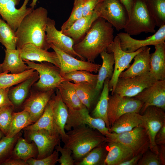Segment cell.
<instances>
[{"label":"cell","mask_w":165,"mask_h":165,"mask_svg":"<svg viewBox=\"0 0 165 165\" xmlns=\"http://www.w3.org/2000/svg\"><path fill=\"white\" fill-rule=\"evenodd\" d=\"M112 27L104 19L98 17L82 39L74 45V51L85 60L94 62L101 52L106 51L113 41Z\"/></svg>","instance_id":"1"},{"label":"cell","mask_w":165,"mask_h":165,"mask_svg":"<svg viewBox=\"0 0 165 165\" xmlns=\"http://www.w3.org/2000/svg\"><path fill=\"white\" fill-rule=\"evenodd\" d=\"M48 13L46 9L40 7L24 17L15 31L17 49L28 43L45 50L50 48L46 32Z\"/></svg>","instance_id":"2"},{"label":"cell","mask_w":165,"mask_h":165,"mask_svg":"<svg viewBox=\"0 0 165 165\" xmlns=\"http://www.w3.org/2000/svg\"><path fill=\"white\" fill-rule=\"evenodd\" d=\"M66 133L63 147L72 151L75 162L81 160L95 147L106 142L105 136L87 125L73 128Z\"/></svg>","instance_id":"3"},{"label":"cell","mask_w":165,"mask_h":165,"mask_svg":"<svg viewBox=\"0 0 165 165\" xmlns=\"http://www.w3.org/2000/svg\"><path fill=\"white\" fill-rule=\"evenodd\" d=\"M156 26L145 0H135L123 29L125 31L130 35H137L143 32L155 33Z\"/></svg>","instance_id":"4"},{"label":"cell","mask_w":165,"mask_h":165,"mask_svg":"<svg viewBox=\"0 0 165 165\" xmlns=\"http://www.w3.org/2000/svg\"><path fill=\"white\" fill-rule=\"evenodd\" d=\"M94 10L118 31L124 28L128 20L127 11L120 0H101Z\"/></svg>","instance_id":"5"},{"label":"cell","mask_w":165,"mask_h":165,"mask_svg":"<svg viewBox=\"0 0 165 165\" xmlns=\"http://www.w3.org/2000/svg\"><path fill=\"white\" fill-rule=\"evenodd\" d=\"M106 138V142L115 141L125 145L132 151L133 156L143 154L149 148L148 136L145 128L142 127L119 134L111 132Z\"/></svg>","instance_id":"6"},{"label":"cell","mask_w":165,"mask_h":165,"mask_svg":"<svg viewBox=\"0 0 165 165\" xmlns=\"http://www.w3.org/2000/svg\"><path fill=\"white\" fill-rule=\"evenodd\" d=\"M24 61L28 69H33L38 73V80L34 84L38 90H54L61 83L66 81L60 74V68L51 63L43 62L36 63L28 61Z\"/></svg>","instance_id":"7"},{"label":"cell","mask_w":165,"mask_h":165,"mask_svg":"<svg viewBox=\"0 0 165 165\" xmlns=\"http://www.w3.org/2000/svg\"><path fill=\"white\" fill-rule=\"evenodd\" d=\"M144 47L133 52H125L121 49L120 40L117 35L108 46L106 51L108 53H113L115 60V66L113 75L108 83V88L109 91H111V94L114 93L120 74L125 69L129 68L130 64L133 59L143 50Z\"/></svg>","instance_id":"8"},{"label":"cell","mask_w":165,"mask_h":165,"mask_svg":"<svg viewBox=\"0 0 165 165\" xmlns=\"http://www.w3.org/2000/svg\"><path fill=\"white\" fill-rule=\"evenodd\" d=\"M24 130V138L28 142H34L37 147V159L48 156L53 153L55 147L60 144L61 137L59 133H53L44 129Z\"/></svg>","instance_id":"9"},{"label":"cell","mask_w":165,"mask_h":165,"mask_svg":"<svg viewBox=\"0 0 165 165\" xmlns=\"http://www.w3.org/2000/svg\"><path fill=\"white\" fill-rule=\"evenodd\" d=\"M164 110L157 107H148L141 115L143 127L149 139V148L153 152L158 154L159 149L155 142L156 136L165 124V113Z\"/></svg>","instance_id":"10"},{"label":"cell","mask_w":165,"mask_h":165,"mask_svg":"<svg viewBox=\"0 0 165 165\" xmlns=\"http://www.w3.org/2000/svg\"><path fill=\"white\" fill-rule=\"evenodd\" d=\"M143 104L134 97L121 96L114 93L109 96L108 116L111 127L121 116L129 112L139 113Z\"/></svg>","instance_id":"11"},{"label":"cell","mask_w":165,"mask_h":165,"mask_svg":"<svg viewBox=\"0 0 165 165\" xmlns=\"http://www.w3.org/2000/svg\"><path fill=\"white\" fill-rule=\"evenodd\" d=\"M68 116L64 129L69 131L77 127L87 125L98 131L106 137L110 134L105 121L98 118L92 117L86 107L79 110L68 109Z\"/></svg>","instance_id":"12"},{"label":"cell","mask_w":165,"mask_h":165,"mask_svg":"<svg viewBox=\"0 0 165 165\" xmlns=\"http://www.w3.org/2000/svg\"><path fill=\"white\" fill-rule=\"evenodd\" d=\"M156 80L149 72L132 78H119L113 94L134 97Z\"/></svg>","instance_id":"13"},{"label":"cell","mask_w":165,"mask_h":165,"mask_svg":"<svg viewBox=\"0 0 165 165\" xmlns=\"http://www.w3.org/2000/svg\"><path fill=\"white\" fill-rule=\"evenodd\" d=\"M29 0H24L21 6L18 9L16 6L20 0H0V15L15 31L24 17L34 9L27 7Z\"/></svg>","instance_id":"14"},{"label":"cell","mask_w":165,"mask_h":165,"mask_svg":"<svg viewBox=\"0 0 165 165\" xmlns=\"http://www.w3.org/2000/svg\"><path fill=\"white\" fill-rule=\"evenodd\" d=\"M143 103L142 113L148 107L155 106L165 109V79L156 80L134 97Z\"/></svg>","instance_id":"15"},{"label":"cell","mask_w":165,"mask_h":165,"mask_svg":"<svg viewBox=\"0 0 165 165\" xmlns=\"http://www.w3.org/2000/svg\"><path fill=\"white\" fill-rule=\"evenodd\" d=\"M50 47L57 54L60 63V74L62 76L70 72L77 70H85L96 73L101 65L88 61L77 59L60 50L52 44Z\"/></svg>","instance_id":"16"},{"label":"cell","mask_w":165,"mask_h":165,"mask_svg":"<svg viewBox=\"0 0 165 165\" xmlns=\"http://www.w3.org/2000/svg\"><path fill=\"white\" fill-rule=\"evenodd\" d=\"M117 35L120 40L122 49L126 52H133L144 47L165 42V25L160 27L154 34L144 40L134 39L126 32H120Z\"/></svg>","instance_id":"17"},{"label":"cell","mask_w":165,"mask_h":165,"mask_svg":"<svg viewBox=\"0 0 165 165\" xmlns=\"http://www.w3.org/2000/svg\"><path fill=\"white\" fill-rule=\"evenodd\" d=\"M47 39L51 44L65 53L74 57H77L81 60H86L76 53L73 46L74 42L70 37L66 35L55 27V21L48 17L46 28Z\"/></svg>","instance_id":"18"},{"label":"cell","mask_w":165,"mask_h":165,"mask_svg":"<svg viewBox=\"0 0 165 165\" xmlns=\"http://www.w3.org/2000/svg\"><path fill=\"white\" fill-rule=\"evenodd\" d=\"M54 93V90L31 92L23 104V109L29 113L34 123L43 114L48 103Z\"/></svg>","instance_id":"19"},{"label":"cell","mask_w":165,"mask_h":165,"mask_svg":"<svg viewBox=\"0 0 165 165\" xmlns=\"http://www.w3.org/2000/svg\"><path fill=\"white\" fill-rule=\"evenodd\" d=\"M19 49L21 57L24 61L47 62L60 68V60L55 51L49 52L31 43L24 45Z\"/></svg>","instance_id":"20"},{"label":"cell","mask_w":165,"mask_h":165,"mask_svg":"<svg viewBox=\"0 0 165 165\" xmlns=\"http://www.w3.org/2000/svg\"><path fill=\"white\" fill-rule=\"evenodd\" d=\"M50 99L54 123L63 142L67 135L64 127L68 116V108L63 101L58 90Z\"/></svg>","instance_id":"21"},{"label":"cell","mask_w":165,"mask_h":165,"mask_svg":"<svg viewBox=\"0 0 165 165\" xmlns=\"http://www.w3.org/2000/svg\"><path fill=\"white\" fill-rule=\"evenodd\" d=\"M150 49L148 46L144 47L134 57V62L132 65L126 71L122 72L119 78H132L149 72Z\"/></svg>","instance_id":"22"},{"label":"cell","mask_w":165,"mask_h":165,"mask_svg":"<svg viewBox=\"0 0 165 165\" xmlns=\"http://www.w3.org/2000/svg\"><path fill=\"white\" fill-rule=\"evenodd\" d=\"M107 142L108 152L104 165H119L133 156L132 151L123 145L115 141Z\"/></svg>","instance_id":"23"},{"label":"cell","mask_w":165,"mask_h":165,"mask_svg":"<svg viewBox=\"0 0 165 165\" xmlns=\"http://www.w3.org/2000/svg\"><path fill=\"white\" fill-rule=\"evenodd\" d=\"M36 71L31 77L10 89L8 92L9 97L14 107H18L23 104L31 86L39 79Z\"/></svg>","instance_id":"24"},{"label":"cell","mask_w":165,"mask_h":165,"mask_svg":"<svg viewBox=\"0 0 165 165\" xmlns=\"http://www.w3.org/2000/svg\"><path fill=\"white\" fill-rule=\"evenodd\" d=\"M154 52L150 54L149 72L157 80L165 79V42L154 45Z\"/></svg>","instance_id":"25"},{"label":"cell","mask_w":165,"mask_h":165,"mask_svg":"<svg viewBox=\"0 0 165 165\" xmlns=\"http://www.w3.org/2000/svg\"><path fill=\"white\" fill-rule=\"evenodd\" d=\"M98 17L94 10L91 14L82 16L77 20L68 29L62 33L71 38L73 40L74 44H75L84 37L93 22Z\"/></svg>","instance_id":"26"},{"label":"cell","mask_w":165,"mask_h":165,"mask_svg":"<svg viewBox=\"0 0 165 165\" xmlns=\"http://www.w3.org/2000/svg\"><path fill=\"white\" fill-rule=\"evenodd\" d=\"M5 51L4 60L0 64L2 72L19 73L28 69L27 65L21 57L20 49H6Z\"/></svg>","instance_id":"27"},{"label":"cell","mask_w":165,"mask_h":165,"mask_svg":"<svg viewBox=\"0 0 165 165\" xmlns=\"http://www.w3.org/2000/svg\"><path fill=\"white\" fill-rule=\"evenodd\" d=\"M138 127H143L141 115L135 112H129L120 116L110 127L109 131L119 134Z\"/></svg>","instance_id":"28"},{"label":"cell","mask_w":165,"mask_h":165,"mask_svg":"<svg viewBox=\"0 0 165 165\" xmlns=\"http://www.w3.org/2000/svg\"><path fill=\"white\" fill-rule=\"evenodd\" d=\"M57 88L63 101L68 109L79 110L85 107L77 94L74 83L69 81H64Z\"/></svg>","instance_id":"29"},{"label":"cell","mask_w":165,"mask_h":165,"mask_svg":"<svg viewBox=\"0 0 165 165\" xmlns=\"http://www.w3.org/2000/svg\"><path fill=\"white\" fill-rule=\"evenodd\" d=\"M74 83L77 94L82 104L90 111L95 103L100 90L87 82Z\"/></svg>","instance_id":"30"},{"label":"cell","mask_w":165,"mask_h":165,"mask_svg":"<svg viewBox=\"0 0 165 165\" xmlns=\"http://www.w3.org/2000/svg\"><path fill=\"white\" fill-rule=\"evenodd\" d=\"M38 150L35 143L28 142L20 136L17 140L12 151V158L21 159L27 162L31 158H37Z\"/></svg>","instance_id":"31"},{"label":"cell","mask_w":165,"mask_h":165,"mask_svg":"<svg viewBox=\"0 0 165 165\" xmlns=\"http://www.w3.org/2000/svg\"><path fill=\"white\" fill-rule=\"evenodd\" d=\"M110 79L108 78L105 80L99 99L90 115L93 117L103 120L109 130L110 127L108 118V112L109 91L108 83Z\"/></svg>","instance_id":"32"},{"label":"cell","mask_w":165,"mask_h":165,"mask_svg":"<svg viewBox=\"0 0 165 165\" xmlns=\"http://www.w3.org/2000/svg\"><path fill=\"white\" fill-rule=\"evenodd\" d=\"M100 55L102 59V63L98 71V73L96 87L97 90H101L105 79L108 78L110 79L112 76L115 60L112 53L104 51Z\"/></svg>","instance_id":"33"},{"label":"cell","mask_w":165,"mask_h":165,"mask_svg":"<svg viewBox=\"0 0 165 165\" xmlns=\"http://www.w3.org/2000/svg\"><path fill=\"white\" fill-rule=\"evenodd\" d=\"M44 129L53 133H59L54 123L51 99L47 104L41 116L35 123L23 130H35Z\"/></svg>","instance_id":"34"},{"label":"cell","mask_w":165,"mask_h":165,"mask_svg":"<svg viewBox=\"0 0 165 165\" xmlns=\"http://www.w3.org/2000/svg\"><path fill=\"white\" fill-rule=\"evenodd\" d=\"M106 142L95 147L80 161L75 162L76 165H104L108 152Z\"/></svg>","instance_id":"35"},{"label":"cell","mask_w":165,"mask_h":165,"mask_svg":"<svg viewBox=\"0 0 165 165\" xmlns=\"http://www.w3.org/2000/svg\"><path fill=\"white\" fill-rule=\"evenodd\" d=\"M32 123L30 115L27 111L23 110L20 112H13L9 129L5 136L13 137Z\"/></svg>","instance_id":"36"},{"label":"cell","mask_w":165,"mask_h":165,"mask_svg":"<svg viewBox=\"0 0 165 165\" xmlns=\"http://www.w3.org/2000/svg\"><path fill=\"white\" fill-rule=\"evenodd\" d=\"M35 71L29 69L19 73L8 74L5 71L0 73V89L10 88L16 85L31 76Z\"/></svg>","instance_id":"37"},{"label":"cell","mask_w":165,"mask_h":165,"mask_svg":"<svg viewBox=\"0 0 165 165\" xmlns=\"http://www.w3.org/2000/svg\"><path fill=\"white\" fill-rule=\"evenodd\" d=\"M145 2L156 26L165 25V0H145Z\"/></svg>","instance_id":"38"},{"label":"cell","mask_w":165,"mask_h":165,"mask_svg":"<svg viewBox=\"0 0 165 165\" xmlns=\"http://www.w3.org/2000/svg\"><path fill=\"white\" fill-rule=\"evenodd\" d=\"M17 37L15 31L2 19L0 20V43L6 49H16Z\"/></svg>","instance_id":"39"},{"label":"cell","mask_w":165,"mask_h":165,"mask_svg":"<svg viewBox=\"0 0 165 165\" xmlns=\"http://www.w3.org/2000/svg\"><path fill=\"white\" fill-rule=\"evenodd\" d=\"M62 77L67 81H72L74 83L87 82L96 86L97 75L85 70H77L64 74Z\"/></svg>","instance_id":"40"},{"label":"cell","mask_w":165,"mask_h":165,"mask_svg":"<svg viewBox=\"0 0 165 165\" xmlns=\"http://www.w3.org/2000/svg\"><path fill=\"white\" fill-rule=\"evenodd\" d=\"M21 132L12 138L5 136L0 140V165L11 157L13 150L19 138L22 135Z\"/></svg>","instance_id":"41"},{"label":"cell","mask_w":165,"mask_h":165,"mask_svg":"<svg viewBox=\"0 0 165 165\" xmlns=\"http://www.w3.org/2000/svg\"><path fill=\"white\" fill-rule=\"evenodd\" d=\"M14 107L13 105L0 107V129L6 136L12 119Z\"/></svg>","instance_id":"42"},{"label":"cell","mask_w":165,"mask_h":165,"mask_svg":"<svg viewBox=\"0 0 165 165\" xmlns=\"http://www.w3.org/2000/svg\"><path fill=\"white\" fill-rule=\"evenodd\" d=\"M83 1L74 0L73 6L70 15L61 27V31L62 32L68 29L75 21L83 16L82 7Z\"/></svg>","instance_id":"43"},{"label":"cell","mask_w":165,"mask_h":165,"mask_svg":"<svg viewBox=\"0 0 165 165\" xmlns=\"http://www.w3.org/2000/svg\"><path fill=\"white\" fill-rule=\"evenodd\" d=\"M59 152L55 150L48 156L41 159L31 158L27 163L28 165H54L58 162Z\"/></svg>","instance_id":"44"},{"label":"cell","mask_w":165,"mask_h":165,"mask_svg":"<svg viewBox=\"0 0 165 165\" xmlns=\"http://www.w3.org/2000/svg\"><path fill=\"white\" fill-rule=\"evenodd\" d=\"M55 149L61 154L58 160V162L61 165H75V161L73 157L72 152L71 150L62 147L60 144L57 145Z\"/></svg>","instance_id":"45"},{"label":"cell","mask_w":165,"mask_h":165,"mask_svg":"<svg viewBox=\"0 0 165 165\" xmlns=\"http://www.w3.org/2000/svg\"><path fill=\"white\" fill-rule=\"evenodd\" d=\"M137 165H162L157 154L153 152H145L139 160Z\"/></svg>","instance_id":"46"},{"label":"cell","mask_w":165,"mask_h":165,"mask_svg":"<svg viewBox=\"0 0 165 165\" xmlns=\"http://www.w3.org/2000/svg\"><path fill=\"white\" fill-rule=\"evenodd\" d=\"M101 0H84L82 7L83 16H87L91 14L97 3Z\"/></svg>","instance_id":"47"},{"label":"cell","mask_w":165,"mask_h":165,"mask_svg":"<svg viewBox=\"0 0 165 165\" xmlns=\"http://www.w3.org/2000/svg\"><path fill=\"white\" fill-rule=\"evenodd\" d=\"M10 88L0 89V107L13 105L8 96V92Z\"/></svg>","instance_id":"48"},{"label":"cell","mask_w":165,"mask_h":165,"mask_svg":"<svg viewBox=\"0 0 165 165\" xmlns=\"http://www.w3.org/2000/svg\"><path fill=\"white\" fill-rule=\"evenodd\" d=\"M156 144L160 145L165 144V124L157 133L155 138Z\"/></svg>","instance_id":"49"},{"label":"cell","mask_w":165,"mask_h":165,"mask_svg":"<svg viewBox=\"0 0 165 165\" xmlns=\"http://www.w3.org/2000/svg\"><path fill=\"white\" fill-rule=\"evenodd\" d=\"M2 165H28L27 163L23 160L11 157L5 162Z\"/></svg>","instance_id":"50"},{"label":"cell","mask_w":165,"mask_h":165,"mask_svg":"<svg viewBox=\"0 0 165 165\" xmlns=\"http://www.w3.org/2000/svg\"><path fill=\"white\" fill-rule=\"evenodd\" d=\"M143 154H139L133 156L130 159L120 163L119 165H135L142 157Z\"/></svg>","instance_id":"51"},{"label":"cell","mask_w":165,"mask_h":165,"mask_svg":"<svg viewBox=\"0 0 165 165\" xmlns=\"http://www.w3.org/2000/svg\"><path fill=\"white\" fill-rule=\"evenodd\" d=\"M126 8L129 16L130 13L133 5L135 0H120Z\"/></svg>","instance_id":"52"},{"label":"cell","mask_w":165,"mask_h":165,"mask_svg":"<svg viewBox=\"0 0 165 165\" xmlns=\"http://www.w3.org/2000/svg\"><path fill=\"white\" fill-rule=\"evenodd\" d=\"M161 148L158 155L162 165L165 164V145H160Z\"/></svg>","instance_id":"53"},{"label":"cell","mask_w":165,"mask_h":165,"mask_svg":"<svg viewBox=\"0 0 165 165\" xmlns=\"http://www.w3.org/2000/svg\"><path fill=\"white\" fill-rule=\"evenodd\" d=\"M38 0H33L31 4H30L31 7L33 9L34 8L36 5V3Z\"/></svg>","instance_id":"54"},{"label":"cell","mask_w":165,"mask_h":165,"mask_svg":"<svg viewBox=\"0 0 165 165\" xmlns=\"http://www.w3.org/2000/svg\"><path fill=\"white\" fill-rule=\"evenodd\" d=\"M5 135L2 131L0 129V140Z\"/></svg>","instance_id":"55"},{"label":"cell","mask_w":165,"mask_h":165,"mask_svg":"<svg viewBox=\"0 0 165 165\" xmlns=\"http://www.w3.org/2000/svg\"><path fill=\"white\" fill-rule=\"evenodd\" d=\"M2 72V70L1 67V66H0V73Z\"/></svg>","instance_id":"56"},{"label":"cell","mask_w":165,"mask_h":165,"mask_svg":"<svg viewBox=\"0 0 165 165\" xmlns=\"http://www.w3.org/2000/svg\"><path fill=\"white\" fill-rule=\"evenodd\" d=\"M1 19L0 18V20H1Z\"/></svg>","instance_id":"57"},{"label":"cell","mask_w":165,"mask_h":165,"mask_svg":"<svg viewBox=\"0 0 165 165\" xmlns=\"http://www.w3.org/2000/svg\"></svg>","instance_id":"58"}]
</instances>
